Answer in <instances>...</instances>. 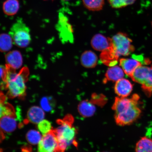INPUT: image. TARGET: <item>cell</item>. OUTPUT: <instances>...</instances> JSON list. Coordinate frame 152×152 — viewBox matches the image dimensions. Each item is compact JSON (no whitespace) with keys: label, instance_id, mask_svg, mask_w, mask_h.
Segmentation results:
<instances>
[{"label":"cell","instance_id":"14","mask_svg":"<svg viewBox=\"0 0 152 152\" xmlns=\"http://www.w3.org/2000/svg\"><path fill=\"white\" fill-rule=\"evenodd\" d=\"M5 59L7 65L14 69H18L22 66V57L18 50H13L7 53Z\"/></svg>","mask_w":152,"mask_h":152},{"label":"cell","instance_id":"31","mask_svg":"<svg viewBox=\"0 0 152 152\" xmlns=\"http://www.w3.org/2000/svg\"></svg>","mask_w":152,"mask_h":152},{"label":"cell","instance_id":"29","mask_svg":"<svg viewBox=\"0 0 152 152\" xmlns=\"http://www.w3.org/2000/svg\"><path fill=\"white\" fill-rule=\"evenodd\" d=\"M62 1H69V0H62Z\"/></svg>","mask_w":152,"mask_h":152},{"label":"cell","instance_id":"5","mask_svg":"<svg viewBox=\"0 0 152 152\" xmlns=\"http://www.w3.org/2000/svg\"><path fill=\"white\" fill-rule=\"evenodd\" d=\"M132 80L141 85L146 96L150 97L152 94V65L139 66L131 77Z\"/></svg>","mask_w":152,"mask_h":152},{"label":"cell","instance_id":"1","mask_svg":"<svg viewBox=\"0 0 152 152\" xmlns=\"http://www.w3.org/2000/svg\"><path fill=\"white\" fill-rule=\"evenodd\" d=\"M140 99L137 94L133 95L130 98L119 96L115 98L112 108L115 113L114 119L117 125L128 126L139 118L142 113L139 103Z\"/></svg>","mask_w":152,"mask_h":152},{"label":"cell","instance_id":"21","mask_svg":"<svg viewBox=\"0 0 152 152\" xmlns=\"http://www.w3.org/2000/svg\"><path fill=\"white\" fill-rule=\"evenodd\" d=\"M86 8L92 11H98L103 8L104 0H82Z\"/></svg>","mask_w":152,"mask_h":152},{"label":"cell","instance_id":"32","mask_svg":"<svg viewBox=\"0 0 152 152\" xmlns=\"http://www.w3.org/2000/svg\"></svg>","mask_w":152,"mask_h":152},{"label":"cell","instance_id":"22","mask_svg":"<svg viewBox=\"0 0 152 152\" xmlns=\"http://www.w3.org/2000/svg\"><path fill=\"white\" fill-rule=\"evenodd\" d=\"M13 41L10 35L6 34H1L0 38L1 50L3 52L10 50L12 46Z\"/></svg>","mask_w":152,"mask_h":152},{"label":"cell","instance_id":"8","mask_svg":"<svg viewBox=\"0 0 152 152\" xmlns=\"http://www.w3.org/2000/svg\"><path fill=\"white\" fill-rule=\"evenodd\" d=\"M59 37L63 43L73 42V30L72 26L68 22L66 17L63 14H60L58 21L56 26Z\"/></svg>","mask_w":152,"mask_h":152},{"label":"cell","instance_id":"12","mask_svg":"<svg viewBox=\"0 0 152 152\" xmlns=\"http://www.w3.org/2000/svg\"><path fill=\"white\" fill-rule=\"evenodd\" d=\"M77 109L82 116L89 118L94 115L96 112V107L95 104L91 100H85L79 103Z\"/></svg>","mask_w":152,"mask_h":152},{"label":"cell","instance_id":"26","mask_svg":"<svg viewBox=\"0 0 152 152\" xmlns=\"http://www.w3.org/2000/svg\"><path fill=\"white\" fill-rule=\"evenodd\" d=\"M5 115H15L14 110L10 104L1 102V117Z\"/></svg>","mask_w":152,"mask_h":152},{"label":"cell","instance_id":"16","mask_svg":"<svg viewBox=\"0 0 152 152\" xmlns=\"http://www.w3.org/2000/svg\"><path fill=\"white\" fill-rule=\"evenodd\" d=\"M124 73L122 68L120 66H111L106 72L104 82L107 81L117 82L123 78Z\"/></svg>","mask_w":152,"mask_h":152},{"label":"cell","instance_id":"23","mask_svg":"<svg viewBox=\"0 0 152 152\" xmlns=\"http://www.w3.org/2000/svg\"><path fill=\"white\" fill-rule=\"evenodd\" d=\"M42 137L39 132L34 130L28 131L26 136L28 142L32 145H37L39 144Z\"/></svg>","mask_w":152,"mask_h":152},{"label":"cell","instance_id":"20","mask_svg":"<svg viewBox=\"0 0 152 152\" xmlns=\"http://www.w3.org/2000/svg\"><path fill=\"white\" fill-rule=\"evenodd\" d=\"M3 10L5 14L13 16L16 14L20 8L18 0H6L3 4Z\"/></svg>","mask_w":152,"mask_h":152},{"label":"cell","instance_id":"25","mask_svg":"<svg viewBox=\"0 0 152 152\" xmlns=\"http://www.w3.org/2000/svg\"><path fill=\"white\" fill-rule=\"evenodd\" d=\"M37 128L43 135L48 134L52 130V124L50 121L44 119L37 124Z\"/></svg>","mask_w":152,"mask_h":152},{"label":"cell","instance_id":"7","mask_svg":"<svg viewBox=\"0 0 152 152\" xmlns=\"http://www.w3.org/2000/svg\"><path fill=\"white\" fill-rule=\"evenodd\" d=\"M38 152H61L54 130L43 135L38 144Z\"/></svg>","mask_w":152,"mask_h":152},{"label":"cell","instance_id":"24","mask_svg":"<svg viewBox=\"0 0 152 152\" xmlns=\"http://www.w3.org/2000/svg\"><path fill=\"white\" fill-rule=\"evenodd\" d=\"M136 0H109L112 7L115 9L123 8L133 4Z\"/></svg>","mask_w":152,"mask_h":152},{"label":"cell","instance_id":"30","mask_svg":"<svg viewBox=\"0 0 152 152\" xmlns=\"http://www.w3.org/2000/svg\"><path fill=\"white\" fill-rule=\"evenodd\" d=\"M107 152V151H104V152Z\"/></svg>","mask_w":152,"mask_h":152},{"label":"cell","instance_id":"4","mask_svg":"<svg viewBox=\"0 0 152 152\" xmlns=\"http://www.w3.org/2000/svg\"><path fill=\"white\" fill-rule=\"evenodd\" d=\"M9 33L14 44L19 47H27L31 42L29 28L20 18L13 24Z\"/></svg>","mask_w":152,"mask_h":152},{"label":"cell","instance_id":"6","mask_svg":"<svg viewBox=\"0 0 152 152\" xmlns=\"http://www.w3.org/2000/svg\"><path fill=\"white\" fill-rule=\"evenodd\" d=\"M111 47L119 57L127 56L134 52L132 41L127 34L119 32L110 38Z\"/></svg>","mask_w":152,"mask_h":152},{"label":"cell","instance_id":"13","mask_svg":"<svg viewBox=\"0 0 152 152\" xmlns=\"http://www.w3.org/2000/svg\"><path fill=\"white\" fill-rule=\"evenodd\" d=\"M100 58L102 62L105 65L112 66L117 64L119 57L111 47L102 52Z\"/></svg>","mask_w":152,"mask_h":152},{"label":"cell","instance_id":"17","mask_svg":"<svg viewBox=\"0 0 152 152\" xmlns=\"http://www.w3.org/2000/svg\"><path fill=\"white\" fill-rule=\"evenodd\" d=\"M15 115H5L1 117V129L4 132H12L16 130L17 121Z\"/></svg>","mask_w":152,"mask_h":152},{"label":"cell","instance_id":"9","mask_svg":"<svg viewBox=\"0 0 152 152\" xmlns=\"http://www.w3.org/2000/svg\"><path fill=\"white\" fill-rule=\"evenodd\" d=\"M133 88V85L130 81L123 78L116 82L114 90L118 96L128 97L132 92Z\"/></svg>","mask_w":152,"mask_h":152},{"label":"cell","instance_id":"2","mask_svg":"<svg viewBox=\"0 0 152 152\" xmlns=\"http://www.w3.org/2000/svg\"><path fill=\"white\" fill-rule=\"evenodd\" d=\"M73 118L69 115L64 121H60L56 133L61 152H64L66 148L76 142L77 131L73 126Z\"/></svg>","mask_w":152,"mask_h":152},{"label":"cell","instance_id":"19","mask_svg":"<svg viewBox=\"0 0 152 152\" xmlns=\"http://www.w3.org/2000/svg\"><path fill=\"white\" fill-rule=\"evenodd\" d=\"M135 150V152H152V139L142 137L137 142Z\"/></svg>","mask_w":152,"mask_h":152},{"label":"cell","instance_id":"3","mask_svg":"<svg viewBox=\"0 0 152 152\" xmlns=\"http://www.w3.org/2000/svg\"><path fill=\"white\" fill-rule=\"evenodd\" d=\"M5 80L9 96L15 98L23 96L26 87L25 79L22 73H17L14 69L8 66Z\"/></svg>","mask_w":152,"mask_h":152},{"label":"cell","instance_id":"18","mask_svg":"<svg viewBox=\"0 0 152 152\" xmlns=\"http://www.w3.org/2000/svg\"><path fill=\"white\" fill-rule=\"evenodd\" d=\"M81 62L84 67L93 68L97 64L98 57L95 53L91 51H86L81 57Z\"/></svg>","mask_w":152,"mask_h":152},{"label":"cell","instance_id":"28","mask_svg":"<svg viewBox=\"0 0 152 152\" xmlns=\"http://www.w3.org/2000/svg\"><path fill=\"white\" fill-rule=\"evenodd\" d=\"M92 99L91 101L95 105L102 106H104V104L106 103V99L104 96L102 95H98L97 94L93 95Z\"/></svg>","mask_w":152,"mask_h":152},{"label":"cell","instance_id":"10","mask_svg":"<svg viewBox=\"0 0 152 152\" xmlns=\"http://www.w3.org/2000/svg\"><path fill=\"white\" fill-rule=\"evenodd\" d=\"M91 45L95 50L102 52L111 47L110 38L102 34H96L91 40Z\"/></svg>","mask_w":152,"mask_h":152},{"label":"cell","instance_id":"15","mask_svg":"<svg viewBox=\"0 0 152 152\" xmlns=\"http://www.w3.org/2000/svg\"><path fill=\"white\" fill-rule=\"evenodd\" d=\"M45 113L42 108L34 106L30 108L27 113L28 121L34 124H38L44 119Z\"/></svg>","mask_w":152,"mask_h":152},{"label":"cell","instance_id":"11","mask_svg":"<svg viewBox=\"0 0 152 152\" xmlns=\"http://www.w3.org/2000/svg\"><path fill=\"white\" fill-rule=\"evenodd\" d=\"M119 64L125 73L130 77L135 70L142 65V63L134 58H121L119 60Z\"/></svg>","mask_w":152,"mask_h":152},{"label":"cell","instance_id":"27","mask_svg":"<svg viewBox=\"0 0 152 152\" xmlns=\"http://www.w3.org/2000/svg\"><path fill=\"white\" fill-rule=\"evenodd\" d=\"M52 99L45 97L41 100V105L42 108L45 111L49 112L54 107V103Z\"/></svg>","mask_w":152,"mask_h":152}]
</instances>
